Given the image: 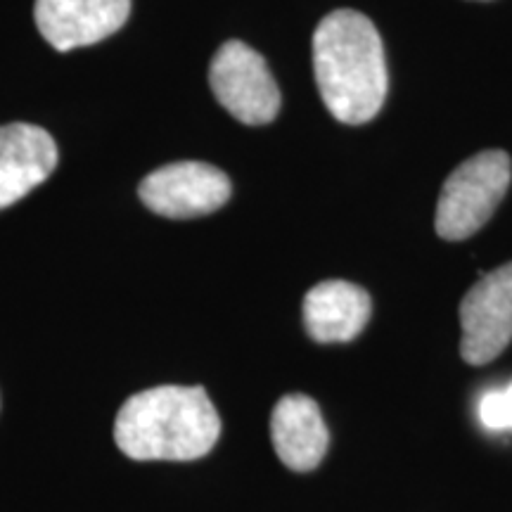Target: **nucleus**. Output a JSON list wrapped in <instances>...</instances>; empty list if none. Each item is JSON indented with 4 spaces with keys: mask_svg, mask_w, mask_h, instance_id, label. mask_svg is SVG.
<instances>
[{
    "mask_svg": "<svg viewBox=\"0 0 512 512\" xmlns=\"http://www.w3.org/2000/svg\"><path fill=\"white\" fill-rule=\"evenodd\" d=\"M460 354L484 366L503 354L512 339V264L486 273L460 304Z\"/></svg>",
    "mask_w": 512,
    "mask_h": 512,
    "instance_id": "39448f33",
    "label": "nucleus"
},
{
    "mask_svg": "<svg viewBox=\"0 0 512 512\" xmlns=\"http://www.w3.org/2000/svg\"><path fill=\"white\" fill-rule=\"evenodd\" d=\"M147 209L169 219H192L221 209L230 197V178L204 162H176L152 171L138 188Z\"/></svg>",
    "mask_w": 512,
    "mask_h": 512,
    "instance_id": "423d86ee",
    "label": "nucleus"
},
{
    "mask_svg": "<svg viewBox=\"0 0 512 512\" xmlns=\"http://www.w3.org/2000/svg\"><path fill=\"white\" fill-rule=\"evenodd\" d=\"M271 439L280 463L294 472H309L328 453V427L311 396L287 394L273 408Z\"/></svg>",
    "mask_w": 512,
    "mask_h": 512,
    "instance_id": "1a4fd4ad",
    "label": "nucleus"
},
{
    "mask_svg": "<svg viewBox=\"0 0 512 512\" xmlns=\"http://www.w3.org/2000/svg\"><path fill=\"white\" fill-rule=\"evenodd\" d=\"M209 83L216 100L247 126H264L280 112V91L264 57L242 41H228L214 55Z\"/></svg>",
    "mask_w": 512,
    "mask_h": 512,
    "instance_id": "20e7f679",
    "label": "nucleus"
},
{
    "mask_svg": "<svg viewBox=\"0 0 512 512\" xmlns=\"http://www.w3.org/2000/svg\"><path fill=\"white\" fill-rule=\"evenodd\" d=\"M221 418L202 387L145 389L114 422V441L133 460H197L214 448Z\"/></svg>",
    "mask_w": 512,
    "mask_h": 512,
    "instance_id": "f03ea898",
    "label": "nucleus"
},
{
    "mask_svg": "<svg viewBox=\"0 0 512 512\" xmlns=\"http://www.w3.org/2000/svg\"><path fill=\"white\" fill-rule=\"evenodd\" d=\"M479 422L491 432L512 430V382L505 389L486 392L477 406Z\"/></svg>",
    "mask_w": 512,
    "mask_h": 512,
    "instance_id": "9b49d317",
    "label": "nucleus"
},
{
    "mask_svg": "<svg viewBox=\"0 0 512 512\" xmlns=\"http://www.w3.org/2000/svg\"><path fill=\"white\" fill-rule=\"evenodd\" d=\"M55 166L57 145L48 131L31 124L0 126V209L29 195Z\"/></svg>",
    "mask_w": 512,
    "mask_h": 512,
    "instance_id": "6e6552de",
    "label": "nucleus"
},
{
    "mask_svg": "<svg viewBox=\"0 0 512 512\" xmlns=\"http://www.w3.org/2000/svg\"><path fill=\"white\" fill-rule=\"evenodd\" d=\"M370 311L368 292L347 280H325L304 297L306 332L320 344L351 342L366 328Z\"/></svg>",
    "mask_w": 512,
    "mask_h": 512,
    "instance_id": "9d476101",
    "label": "nucleus"
},
{
    "mask_svg": "<svg viewBox=\"0 0 512 512\" xmlns=\"http://www.w3.org/2000/svg\"><path fill=\"white\" fill-rule=\"evenodd\" d=\"M131 15V0H36L34 19L55 50H74L105 41Z\"/></svg>",
    "mask_w": 512,
    "mask_h": 512,
    "instance_id": "0eeeda50",
    "label": "nucleus"
},
{
    "mask_svg": "<svg viewBox=\"0 0 512 512\" xmlns=\"http://www.w3.org/2000/svg\"><path fill=\"white\" fill-rule=\"evenodd\" d=\"M512 162L503 150L479 152L446 178L434 228L448 242L467 240L494 216L510 188Z\"/></svg>",
    "mask_w": 512,
    "mask_h": 512,
    "instance_id": "7ed1b4c3",
    "label": "nucleus"
},
{
    "mask_svg": "<svg viewBox=\"0 0 512 512\" xmlns=\"http://www.w3.org/2000/svg\"><path fill=\"white\" fill-rule=\"evenodd\" d=\"M318 93L342 124H366L387 98V64L375 24L356 10H335L313 34Z\"/></svg>",
    "mask_w": 512,
    "mask_h": 512,
    "instance_id": "f257e3e1",
    "label": "nucleus"
}]
</instances>
